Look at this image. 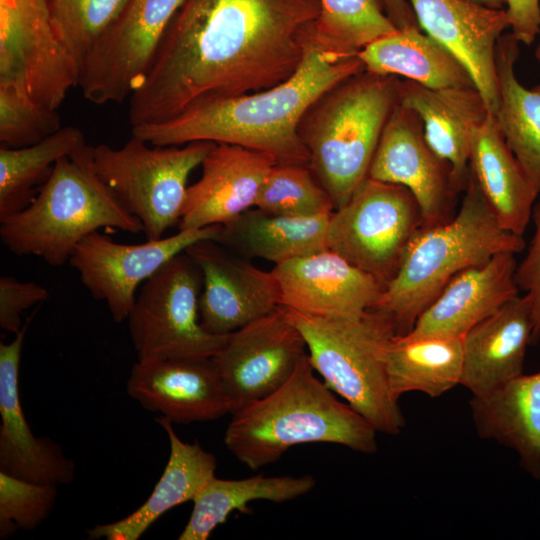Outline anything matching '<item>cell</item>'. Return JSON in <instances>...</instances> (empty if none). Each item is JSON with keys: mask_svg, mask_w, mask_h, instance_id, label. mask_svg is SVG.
<instances>
[{"mask_svg": "<svg viewBox=\"0 0 540 540\" xmlns=\"http://www.w3.org/2000/svg\"><path fill=\"white\" fill-rule=\"evenodd\" d=\"M320 11V0H184L130 96L131 126L286 81L303 61Z\"/></svg>", "mask_w": 540, "mask_h": 540, "instance_id": "6da1fadb", "label": "cell"}, {"mask_svg": "<svg viewBox=\"0 0 540 540\" xmlns=\"http://www.w3.org/2000/svg\"><path fill=\"white\" fill-rule=\"evenodd\" d=\"M362 70L358 54L327 52L311 40L297 71L281 84L193 105L165 121L132 127V135L156 146L196 141L240 145L265 152L277 163L308 165L298 134L302 116L323 92Z\"/></svg>", "mask_w": 540, "mask_h": 540, "instance_id": "7a4b0ae2", "label": "cell"}, {"mask_svg": "<svg viewBox=\"0 0 540 540\" xmlns=\"http://www.w3.org/2000/svg\"><path fill=\"white\" fill-rule=\"evenodd\" d=\"M231 415L224 444L251 470L305 443L337 444L364 454L378 450V431L314 375L307 354L280 388Z\"/></svg>", "mask_w": 540, "mask_h": 540, "instance_id": "3957f363", "label": "cell"}, {"mask_svg": "<svg viewBox=\"0 0 540 540\" xmlns=\"http://www.w3.org/2000/svg\"><path fill=\"white\" fill-rule=\"evenodd\" d=\"M524 249L523 236L501 227L469 175L454 217L418 231L370 310L384 315L396 336L405 335L455 275L499 253Z\"/></svg>", "mask_w": 540, "mask_h": 540, "instance_id": "277c9868", "label": "cell"}, {"mask_svg": "<svg viewBox=\"0 0 540 540\" xmlns=\"http://www.w3.org/2000/svg\"><path fill=\"white\" fill-rule=\"evenodd\" d=\"M400 81L364 69L323 92L302 116L298 134L308 167L334 209L369 177L384 127L399 103Z\"/></svg>", "mask_w": 540, "mask_h": 540, "instance_id": "5b68a950", "label": "cell"}, {"mask_svg": "<svg viewBox=\"0 0 540 540\" xmlns=\"http://www.w3.org/2000/svg\"><path fill=\"white\" fill-rule=\"evenodd\" d=\"M88 147L61 158L34 200L0 219V238L11 253L58 267L69 262L82 239L101 228L143 231L92 169Z\"/></svg>", "mask_w": 540, "mask_h": 540, "instance_id": "8992f818", "label": "cell"}, {"mask_svg": "<svg viewBox=\"0 0 540 540\" xmlns=\"http://www.w3.org/2000/svg\"><path fill=\"white\" fill-rule=\"evenodd\" d=\"M285 311L306 342L312 368L327 387L378 432L400 434L406 422L390 390L386 367L388 347L395 336L389 320L375 310L357 319Z\"/></svg>", "mask_w": 540, "mask_h": 540, "instance_id": "52a82bcc", "label": "cell"}, {"mask_svg": "<svg viewBox=\"0 0 540 540\" xmlns=\"http://www.w3.org/2000/svg\"><path fill=\"white\" fill-rule=\"evenodd\" d=\"M215 143L156 146L132 135L120 148L88 147L89 163L123 207L143 226L147 240L179 223L192 171Z\"/></svg>", "mask_w": 540, "mask_h": 540, "instance_id": "ba28073f", "label": "cell"}, {"mask_svg": "<svg viewBox=\"0 0 540 540\" xmlns=\"http://www.w3.org/2000/svg\"><path fill=\"white\" fill-rule=\"evenodd\" d=\"M202 272L184 251L146 280L127 318L138 360L213 357L228 335L200 321Z\"/></svg>", "mask_w": 540, "mask_h": 540, "instance_id": "9c48e42d", "label": "cell"}, {"mask_svg": "<svg viewBox=\"0 0 540 540\" xmlns=\"http://www.w3.org/2000/svg\"><path fill=\"white\" fill-rule=\"evenodd\" d=\"M423 226L420 207L407 188L368 177L332 212L328 248L386 285Z\"/></svg>", "mask_w": 540, "mask_h": 540, "instance_id": "30bf717a", "label": "cell"}, {"mask_svg": "<svg viewBox=\"0 0 540 540\" xmlns=\"http://www.w3.org/2000/svg\"><path fill=\"white\" fill-rule=\"evenodd\" d=\"M79 75L54 28L48 0H0V85L59 109Z\"/></svg>", "mask_w": 540, "mask_h": 540, "instance_id": "8fae6325", "label": "cell"}, {"mask_svg": "<svg viewBox=\"0 0 540 540\" xmlns=\"http://www.w3.org/2000/svg\"><path fill=\"white\" fill-rule=\"evenodd\" d=\"M184 0H130L85 59L78 86L86 100L121 103L139 87Z\"/></svg>", "mask_w": 540, "mask_h": 540, "instance_id": "7c38bea8", "label": "cell"}, {"mask_svg": "<svg viewBox=\"0 0 540 540\" xmlns=\"http://www.w3.org/2000/svg\"><path fill=\"white\" fill-rule=\"evenodd\" d=\"M219 225L178 230L172 236L141 244H122L95 231L75 247L69 264L91 296L104 301L113 320H126L136 300V290L164 264L191 244L214 239Z\"/></svg>", "mask_w": 540, "mask_h": 540, "instance_id": "4fadbf2b", "label": "cell"}, {"mask_svg": "<svg viewBox=\"0 0 540 540\" xmlns=\"http://www.w3.org/2000/svg\"><path fill=\"white\" fill-rule=\"evenodd\" d=\"M306 350L301 332L281 306L230 333L212 359L230 396L232 413L280 388Z\"/></svg>", "mask_w": 540, "mask_h": 540, "instance_id": "5bb4252c", "label": "cell"}, {"mask_svg": "<svg viewBox=\"0 0 540 540\" xmlns=\"http://www.w3.org/2000/svg\"><path fill=\"white\" fill-rule=\"evenodd\" d=\"M369 178L407 188L420 207L424 226L453 218L458 194L464 191L451 164L428 144L420 117L400 103L384 127Z\"/></svg>", "mask_w": 540, "mask_h": 540, "instance_id": "9a60e30c", "label": "cell"}, {"mask_svg": "<svg viewBox=\"0 0 540 540\" xmlns=\"http://www.w3.org/2000/svg\"><path fill=\"white\" fill-rule=\"evenodd\" d=\"M185 252L202 272L200 321L209 333L228 335L280 307V286L272 271L214 239L197 241Z\"/></svg>", "mask_w": 540, "mask_h": 540, "instance_id": "2e32d148", "label": "cell"}, {"mask_svg": "<svg viewBox=\"0 0 540 540\" xmlns=\"http://www.w3.org/2000/svg\"><path fill=\"white\" fill-rule=\"evenodd\" d=\"M280 306L303 314L357 319L378 301L385 283L330 248L274 265Z\"/></svg>", "mask_w": 540, "mask_h": 540, "instance_id": "e0dca14e", "label": "cell"}, {"mask_svg": "<svg viewBox=\"0 0 540 540\" xmlns=\"http://www.w3.org/2000/svg\"><path fill=\"white\" fill-rule=\"evenodd\" d=\"M127 394L144 409L176 424L205 422L232 413V402L212 357L138 360Z\"/></svg>", "mask_w": 540, "mask_h": 540, "instance_id": "ac0fdd59", "label": "cell"}, {"mask_svg": "<svg viewBox=\"0 0 540 540\" xmlns=\"http://www.w3.org/2000/svg\"><path fill=\"white\" fill-rule=\"evenodd\" d=\"M410 5L420 29L465 65L489 110L495 113V52L509 27L506 8H490L470 0H410Z\"/></svg>", "mask_w": 540, "mask_h": 540, "instance_id": "d6986e66", "label": "cell"}, {"mask_svg": "<svg viewBox=\"0 0 540 540\" xmlns=\"http://www.w3.org/2000/svg\"><path fill=\"white\" fill-rule=\"evenodd\" d=\"M29 321L11 342L0 343V472L34 483L66 485L75 478L74 461L53 439L33 434L21 405L19 371Z\"/></svg>", "mask_w": 540, "mask_h": 540, "instance_id": "ffe728a7", "label": "cell"}, {"mask_svg": "<svg viewBox=\"0 0 540 540\" xmlns=\"http://www.w3.org/2000/svg\"><path fill=\"white\" fill-rule=\"evenodd\" d=\"M276 159L240 145L215 143L201 163V176L188 186L179 230L224 224L255 207Z\"/></svg>", "mask_w": 540, "mask_h": 540, "instance_id": "44dd1931", "label": "cell"}, {"mask_svg": "<svg viewBox=\"0 0 540 540\" xmlns=\"http://www.w3.org/2000/svg\"><path fill=\"white\" fill-rule=\"evenodd\" d=\"M515 253L502 252L455 275L421 313L406 338L463 337L519 295Z\"/></svg>", "mask_w": 540, "mask_h": 540, "instance_id": "7402d4cb", "label": "cell"}, {"mask_svg": "<svg viewBox=\"0 0 540 540\" xmlns=\"http://www.w3.org/2000/svg\"><path fill=\"white\" fill-rule=\"evenodd\" d=\"M533 314L527 294L510 300L463 336L460 385L472 396L488 394L523 374Z\"/></svg>", "mask_w": 540, "mask_h": 540, "instance_id": "603a6c76", "label": "cell"}, {"mask_svg": "<svg viewBox=\"0 0 540 540\" xmlns=\"http://www.w3.org/2000/svg\"><path fill=\"white\" fill-rule=\"evenodd\" d=\"M399 103L417 113L428 144L451 164L465 190L471 144L491 112L476 86L434 89L401 80Z\"/></svg>", "mask_w": 540, "mask_h": 540, "instance_id": "cb8c5ba5", "label": "cell"}, {"mask_svg": "<svg viewBox=\"0 0 540 540\" xmlns=\"http://www.w3.org/2000/svg\"><path fill=\"white\" fill-rule=\"evenodd\" d=\"M468 167L501 227L523 236L540 193L506 144L492 112L474 135Z\"/></svg>", "mask_w": 540, "mask_h": 540, "instance_id": "d4e9b609", "label": "cell"}, {"mask_svg": "<svg viewBox=\"0 0 540 540\" xmlns=\"http://www.w3.org/2000/svg\"><path fill=\"white\" fill-rule=\"evenodd\" d=\"M156 422L166 432L170 454L165 469L148 499L126 517L86 530L90 539L137 540L163 514L187 501H193L203 486L215 476V456L198 441L187 443L176 434L173 423L164 416Z\"/></svg>", "mask_w": 540, "mask_h": 540, "instance_id": "484cf974", "label": "cell"}, {"mask_svg": "<svg viewBox=\"0 0 540 540\" xmlns=\"http://www.w3.org/2000/svg\"><path fill=\"white\" fill-rule=\"evenodd\" d=\"M469 406L477 435L514 451L522 469L540 480V371L472 396Z\"/></svg>", "mask_w": 540, "mask_h": 540, "instance_id": "4316f807", "label": "cell"}, {"mask_svg": "<svg viewBox=\"0 0 540 540\" xmlns=\"http://www.w3.org/2000/svg\"><path fill=\"white\" fill-rule=\"evenodd\" d=\"M331 214L288 217L255 207L220 224L214 240L245 259L277 265L327 249Z\"/></svg>", "mask_w": 540, "mask_h": 540, "instance_id": "83f0119b", "label": "cell"}, {"mask_svg": "<svg viewBox=\"0 0 540 540\" xmlns=\"http://www.w3.org/2000/svg\"><path fill=\"white\" fill-rule=\"evenodd\" d=\"M364 69L402 76L428 88L475 86L465 65L420 27L398 29L358 53Z\"/></svg>", "mask_w": 540, "mask_h": 540, "instance_id": "f1b7e54d", "label": "cell"}, {"mask_svg": "<svg viewBox=\"0 0 540 540\" xmlns=\"http://www.w3.org/2000/svg\"><path fill=\"white\" fill-rule=\"evenodd\" d=\"M519 42L503 34L496 45L498 104L494 116L500 132L540 193V92L525 88L515 74Z\"/></svg>", "mask_w": 540, "mask_h": 540, "instance_id": "f546056e", "label": "cell"}, {"mask_svg": "<svg viewBox=\"0 0 540 540\" xmlns=\"http://www.w3.org/2000/svg\"><path fill=\"white\" fill-rule=\"evenodd\" d=\"M316 485L311 475L270 476L262 474L244 479L213 476L193 499V509L179 540H207L234 511L250 513L255 500L286 502L310 492Z\"/></svg>", "mask_w": 540, "mask_h": 540, "instance_id": "4dcf8cb0", "label": "cell"}, {"mask_svg": "<svg viewBox=\"0 0 540 540\" xmlns=\"http://www.w3.org/2000/svg\"><path fill=\"white\" fill-rule=\"evenodd\" d=\"M387 375L393 396L421 392L437 398L460 384L463 337L394 336L387 351Z\"/></svg>", "mask_w": 540, "mask_h": 540, "instance_id": "1f68e13d", "label": "cell"}, {"mask_svg": "<svg viewBox=\"0 0 540 540\" xmlns=\"http://www.w3.org/2000/svg\"><path fill=\"white\" fill-rule=\"evenodd\" d=\"M83 132L65 126L22 148H0V219L25 209L49 179L56 163L85 147Z\"/></svg>", "mask_w": 540, "mask_h": 540, "instance_id": "d6a6232c", "label": "cell"}, {"mask_svg": "<svg viewBox=\"0 0 540 540\" xmlns=\"http://www.w3.org/2000/svg\"><path fill=\"white\" fill-rule=\"evenodd\" d=\"M320 3L312 42L324 51L354 56L398 30L377 0H320Z\"/></svg>", "mask_w": 540, "mask_h": 540, "instance_id": "836d02e7", "label": "cell"}, {"mask_svg": "<svg viewBox=\"0 0 540 540\" xmlns=\"http://www.w3.org/2000/svg\"><path fill=\"white\" fill-rule=\"evenodd\" d=\"M255 207L270 214L313 217L332 213L330 196L308 165L276 163L267 174Z\"/></svg>", "mask_w": 540, "mask_h": 540, "instance_id": "e575fe53", "label": "cell"}, {"mask_svg": "<svg viewBox=\"0 0 540 540\" xmlns=\"http://www.w3.org/2000/svg\"><path fill=\"white\" fill-rule=\"evenodd\" d=\"M130 0H48L54 28L79 70Z\"/></svg>", "mask_w": 540, "mask_h": 540, "instance_id": "d590c367", "label": "cell"}, {"mask_svg": "<svg viewBox=\"0 0 540 540\" xmlns=\"http://www.w3.org/2000/svg\"><path fill=\"white\" fill-rule=\"evenodd\" d=\"M58 109L35 101L10 85H0L1 147L22 148L36 144L61 129Z\"/></svg>", "mask_w": 540, "mask_h": 540, "instance_id": "8d00e7d4", "label": "cell"}, {"mask_svg": "<svg viewBox=\"0 0 540 540\" xmlns=\"http://www.w3.org/2000/svg\"><path fill=\"white\" fill-rule=\"evenodd\" d=\"M58 486L34 483L0 472V536L36 529L54 509Z\"/></svg>", "mask_w": 540, "mask_h": 540, "instance_id": "74e56055", "label": "cell"}, {"mask_svg": "<svg viewBox=\"0 0 540 540\" xmlns=\"http://www.w3.org/2000/svg\"><path fill=\"white\" fill-rule=\"evenodd\" d=\"M49 297L48 290L35 282H23L12 276L0 277V327L18 333L22 328L21 315Z\"/></svg>", "mask_w": 540, "mask_h": 540, "instance_id": "f35d334b", "label": "cell"}, {"mask_svg": "<svg viewBox=\"0 0 540 540\" xmlns=\"http://www.w3.org/2000/svg\"><path fill=\"white\" fill-rule=\"evenodd\" d=\"M532 218L535 231L523 258L516 269V282L519 290L524 291L531 302L533 314V333L531 344L540 340V200L534 205Z\"/></svg>", "mask_w": 540, "mask_h": 540, "instance_id": "ab89813d", "label": "cell"}, {"mask_svg": "<svg viewBox=\"0 0 540 540\" xmlns=\"http://www.w3.org/2000/svg\"><path fill=\"white\" fill-rule=\"evenodd\" d=\"M509 27L514 38L531 45L540 34V0H505Z\"/></svg>", "mask_w": 540, "mask_h": 540, "instance_id": "60d3db41", "label": "cell"}, {"mask_svg": "<svg viewBox=\"0 0 540 540\" xmlns=\"http://www.w3.org/2000/svg\"><path fill=\"white\" fill-rule=\"evenodd\" d=\"M377 2L397 29L419 27L407 0H377Z\"/></svg>", "mask_w": 540, "mask_h": 540, "instance_id": "b9f144b4", "label": "cell"}, {"mask_svg": "<svg viewBox=\"0 0 540 540\" xmlns=\"http://www.w3.org/2000/svg\"><path fill=\"white\" fill-rule=\"evenodd\" d=\"M480 5H484L495 9H504L506 6L505 0H470Z\"/></svg>", "mask_w": 540, "mask_h": 540, "instance_id": "7bdbcfd3", "label": "cell"}, {"mask_svg": "<svg viewBox=\"0 0 540 540\" xmlns=\"http://www.w3.org/2000/svg\"><path fill=\"white\" fill-rule=\"evenodd\" d=\"M535 58L537 59V61L540 62V39H539L537 47L535 49Z\"/></svg>", "mask_w": 540, "mask_h": 540, "instance_id": "ee69618b", "label": "cell"}, {"mask_svg": "<svg viewBox=\"0 0 540 540\" xmlns=\"http://www.w3.org/2000/svg\"><path fill=\"white\" fill-rule=\"evenodd\" d=\"M533 88L540 92V82L536 86H534Z\"/></svg>", "mask_w": 540, "mask_h": 540, "instance_id": "f6af8a7d", "label": "cell"}]
</instances>
